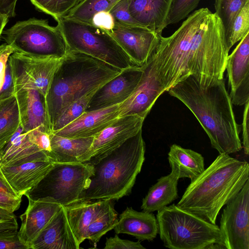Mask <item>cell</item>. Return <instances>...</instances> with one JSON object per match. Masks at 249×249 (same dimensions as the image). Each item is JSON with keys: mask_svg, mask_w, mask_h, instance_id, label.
I'll list each match as a JSON object with an SVG mask.
<instances>
[{"mask_svg": "<svg viewBox=\"0 0 249 249\" xmlns=\"http://www.w3.org/2000/svg\"><path fill=\"white\" fill-rule=\"evenodd\" d=\"M18 0H0V15L8 18L15 16V9Z\"/></svg>", "mask_w": 249, "mask_h": 249, "instance_id": "c3c4849f", "label": "cell"}, {"mask_svg": "<svg viewBox=\"0 0 249 249\" xmlns=\"http://www.w3.org/2000/svg\"><path fill=\"white\" fill-rule=\"evenodd\" d=\"M145 144L142 130L93 166L88 187L78 201L118 200L128 195L145 160Z\"/></svg>", "mask_w": 249, "mask_h": 249, "instance_id": "277c9868", "label": "cell"}, {"mask_svg": "<svg viewBox=\"0 0 249 249\" xmlns=\"http://www.w3.org/2000/svg\"><path fill=\"white\" fill-rule=\"evenodd\" d=\"M93 166L82 162H53L47 174L27 192L28 199L66 206L78 201L89 182Z\"/></svg>", "mask_w": 249, "mask_h": 249, "instance_id": "9c48e42d", "label": "cell"}, {"mask_svg": "<svg viewBox=\"0 0 249 249\" xmlns=\"http://www.w3.org/2000/svg\"><path fill=\"white\" fill-rule=\"evenodd\" d=\"M109 33L115 38L131 63L142 67L158 46L161 35L142 25L115 23Z\"/></svg>", "mask_w": 249, "mask_h": 249, "instance_id": "4fadbf2b", "label": "cell"}, {"mask_svg": "<svg viewBox=\"0 0 249 249\" xmlns=\"http://www.w3.org/2000/svg\"><path fill=\"white\" fill-rule=\"evenodd\" d=\"M8 18L0 15V37L2 34L4 28L8 21Z\"/></svg>", "mask_w": 249, "mask_h": 249, "instance_id": "f907efd6", "label": "cell"}, {"mask_svg": "<svg viewBox=\"0 0 249 249\" xmlns=\"http://www.w3.org/2000/svg\"><path fill=\"white\" fill-rule=\"evenodd\" d=\"M51 151L48 154L53 162H82L87 161L94 137L69 138L50 134Z\"/></svg>", "mask_w": 249, "mask_h": 249, "instance_id": "4316f807", "label": "cell"}, {"mask_svg": "<svg viewBox=\"0 0 249 249\" xmlns=\"http://www.w3.org/2000/svg\"><path fill=\"white\" fill-rule=\"evenodd\" d=\"M168 92L193 113L219 154L229 155L242 149L240 125L223 79L204 88L190 74Z\"/></svg>", "mask_w": 249, "mask_h": 249, "instance_id": "6da1fadb", "label": "cell"}, {"mask_svg": "<svg viewBox=\"0 0 249 249\" xmlns=\"http://www.w3.org/2000/svg\"><path fill=\"white\" fill-rule=\"evenodd\" d=\"M119 104L85 111L65 126L53 133L66 138L94 137L119 118Z\"/></svg>", "mask_w": 249, "mask_h": 249, "instance_id": "ac0fdd59", "label": "cell"}, {"mask_svg": "<svg viewBox=\"0 0 249 249\" xmlns=\"http://www.w3.org/2000/svg\"><path fill=\"white\" fill-rule=\"evenodd\" d=\"M105 249H145L140 241L134 242L121 239L116 234L106 239Z\"/></svg>", "mask_w": 249, "mask_h": 249, "instance_id": "60d3db41", "label": "cell"}, {"mask_svg": "<svg viewBox=\"0 0 249 249\" xmlns=\"http://www.w3.org/2000/svg\"><path fill=\"white\" fill-rule=\"evenodd\" d=\"M145 118L128 115L117 121L94 137L84 163L94 165L142 130Z\"/></svg>", "mask_w": 249, "mask_h": 249, "instance_id": "5bb4252c", "label": "cell"}, {"mask_svg": "<svg viewBox=\"0 0 249 249\" xmlns=\"http://www.w3.org/2000/svg\"><path fill=\"white\" fill-rule=\"evenodd\" d=\"M80 245L62 206L32 243L30 249H79Z\"/></svg>", "mask_w": 249, "mask_h": 249, "instance_id": "7402d4cb", "label": "cell"}, {"mask_svg": "<svg viewBox=\"0 0 249 249\" xmlns=\"http://www.w3.org/2000/svg\"><path fill=\"white\" fill-rule=\"evenodd\" d=\"M82 0H30L40 11L53 17L55 20L66 16Z\"/></svg>", "mask_w": 249, "mask_h": 249, "instance_id": "e575fe53", "label": "cell"}, {"mask_svg": "<svg viewBox=\"0 0 249 249\" xmlns=\"http://www.w3.org/2000/svg\"><path fill=\"white\" fill-rule=\"evenodd\" d=\"M31 142L41 150L48 154L51 151L50 134L51 132L44 127H39L27 132Z\"/></svg>", "mask_w": 249, "mask_h": 249, "instance_id": "f35d334b", "label": "cell"}, {"mask_svg": "<svg viewBox=\"0 0 249 249\" xmlns=\"http://www.w3.org/2000/svg\"><path fill=\"white\" fill-rule=\"evenodd\" d=\"M141 78L133 92L119 104L118 117L138 115L145 119L158 98L164 92L148 61L142 66Z\"/></svg>", "mask_w": 249, "mask_h": 249, "instance_id": "e0dca14e", "label": "cell"}, {"mask_svg": "<svg viewBox=\"0 0 249 249\" xmlns=\"http://www.w3.org/2000/svg\"><path fill=\"white\" fill-rule=\"evenodd\" d=\"M156 218L158 233L167 248L206 249H212L215 244L223 247L218 226L178 207L175 204L158 211Z\"/></svg>", "mask_w": 249, "mask_h": 249, "instance_id": "8992f818", "label": "cell"}, {"mask_svg": "<svg viewBox=\"0 0 249 249\" xmlns=\"http://www.w3.org/2000/svg\"><path fill=\"white\" fill-rule=\"evenodd\" d=\"M120 0H82L65 17L81 22L91 23L97 13L108 11Z\"/></svg>", "mask_w": 249, "mask_h": 249, "instance_id": "4dcf8cb0", "label": "cell"}, {"mask_svg": "<svg viewBox=\"0 0 249 249\" xmlns=\"http://www.w3.org/2000/svg\"><path fill=\"white\" fill-rule=\"evenodd\" d=\"M0 166V190L11 195L18 196L5 178L1 171Z\"/></svg>", "mask_w": 249, "mask_h": 249, "instance_id": "681fc988", "label": "cell"}, {"mask_svg": "<svg viewBox=\"0 0 249 249\" xmlns=\"http://www.w3.org/2000/svg\"><path fill=\"white\" fill-rule=\"evenodd\" d=\"M18 228L16 216L13 212L0 208V230Z\"/></svg>", "mask_w": 249, "mask_h": 249, "instance_id": "7dc6e473", "label": "cell"}, {"mask_svg": "<svg viewBox=\"0 0 249 249\" xmlns=\"http://www.w3.org/2000/svg\"><path fill=\"white\" fill-rule=\"evenodd\" d=\"M14 52V49L10 45L6 43L0 45V90L4 82L8 58Z\"/></svg>", "mask_w": 249, "mask_h": 249, "instance_id": "f6af8a7d", "label": "cell"}, {"mask_svg": "<svg viewBox=\"0 0 249 249\" xmlns=\"http://www.w3.org/2000/svg\"><path fill=\"white\" fill-rule=\"evenodd\" d=\"M6 44L15 52L42 56L62 57L69 49L60 30L46 19L32 18L18 21L4 32Z\"/></svg>", "mask_w": 249, "mask_h": 249, "instance_id": "30bf717a", "label": "cell"}, {"mask_svg": "<svg viewBox=\"0 0 249 249\" xmlns=\"http://www.w3.org/2000/svg\"><path fill=\"white\" fill-rule=\"evenodd\" d=\"M222 213L219 231L227 249H249V180Z\"/></svg>", "mask_w": 249, "mask_h": 249, "instance_id": "7c38bea8", "label": "cell"}, {"mask_svg": "<svg viewBox=\"0 0 249 249\" xmlns=\"http://www.w3.org/2000/svg\"><path fill=\"white\" fill-rule=\"evenodd\" d=\"M173 0H129V9L141 25L161 35Z\"/></svg>", "mask_w": 249, "mask_h": 249, "instance_id": "d4e9b609", "label": "cell"}, {"mask_svg": "<svg viewBox=\"0 0 249 249\" xmlns=\"http://www.w3.org/2000/svg\"><path fill=\"white\" fill-rule=\"evenodd\" d=\"M53 162L37 160L11 165H1L2 174L16 195L20 197L33 189L51 168Z\"/></svg>", "mask_w": 249, "mask_h": 249, "instance_id": "d6986e66", "label": "cell"}, {"mask_svg": "<svg viewBox=\"0 0 249 249\" xmlns=\"http://www.w3.org/2000/svg\"><path fill=\"white\" fill-rule=\"evenodd\" d=\"M142 72V66H133L123 70L97 90L86 111L105 108L124 102L136 88Z\"/></svg>", "mask_w": 249, "mask_h": 249, "instance_id": "9a60e30c", "label": "cell"}, {"mask_svg": "<svg viewBox=\"0 0 249 249\" xmlns=\"http://www.w3.org/2000/svg\"><path fill=\"white\" fill-rule=\"evenodd\" d=\"M201 0H173L166 25L176 24L188 16Z\"/></svg>", "mask_w": 249, "mask_h": 249, "instance_id": "8d00e7d4", "label": "cell"}, {"mask_svg": "<svg viewBox=\"0 0 249 249\" xmlns=\"http://www.w3.org/2000/svg\"><path fill=\"white\" fill-rule=\"evenodd\" d=\"M179 179L177 174L173 171L159 178L142 199L141 209L143 211L158 212L177 199Z\"/></svg>", "mask_w": 249, "mask_h": 249, "instance_id": "f1b7e54d", "label": "cell"}, {"mask_svg": "<svg viewBox=\"0 0 249 249\" xmlns=\"http://www.w3.org/2000/svg\"><path fill=\"white\" fill-rule=\"evenodd\" d=\"M90 24L109 32L114 27L115 22L109 12L102 11L93 16Z\"/></svg>", "mask_w": 249, "mask_h": 249, "instance_id": "7bdbcfd3", "label": "cell"}, {"mask_svg": "<svg viewBox=\"0 0 249 249\" xmlns=\"http://www.w3.org/2000/svg\"><path fill=\"white\" fill-rule=\"evenodd\" d=\"M226 69L232 104L244 105L249 101V33L228 55Z\"/></svg>", "mask_w": 249, "mask_h": 249, "instance_id": "2e32d148", "label": "cell"}, {"mask_svg": "<svg viewBox=\"0 0 249 249\" xmlns=\"http://www.w3.org/2000/svg\"><path fill=\"white\" fill-rule=\"evenodd\" d=\"M20 126L15 95L0 101V152Z\"/></svg>", "mask_w": 249, "mask_h": 249, "instance_id": "f546056e", "label": "cell"}, {"mask_svg": "<svg viewBox=\"0 0 249 249\" xmlns=\"http://www.w3.org/2000/svg\"><path fill=\"white\" fill-rule=\"evenodd\" d=\"M64 56L42 57L17 52L9 57L15 94L23 89H35L45 98L54 74Z\"/></svg>", "mask_w": 249, "mask_h": 249, "instance_id": "8fae6325", "label": "cell"}, {"mask_svg": "<svg viewBox=\"0 0 249 249\" xmlns=\"http://www.w3.org/2000/svg\"><path fill=\"white\" fill-rule=\"evenodd\" d=\"M243 112V121L242 124V148L244 149V153L247 155L249 154V101L245 105Z\"/></svg>", "mask_w": 249, "mask_h": 249, "instance_id": "bcb514c9", "label": "cell"}, {"mask_svg": "<svg viewBox=\"0 0 249 249\" xmlns=\"http://www.w3.org/2000/svg\"><path fill=\"white\" fill-rule=\"evenodd\" d=\"M249 33V2L247 3L235 18L232 26L228 45L229 50Z\"/></svg>", "mask_w": 249, "mask_h": 249, "instance_id": "d590c367", "label": "cell"}, {"mask_svg": "<svg viewBox=\"0 0 249 249\" xmlns=\"http://www.w3.org/2000/svg\"><path fill=\"white\" fill-rule=\"evenodd\" d=\"M168 160L171 171L179 178H189L192 181L204 170V160L202 155L192 149L172 144L168 153Z\"/></svg>", "mask_w": 249, "mask_h": 249, "instance_id": "83f0119b", "label": "cell"}, {"mask_svg": "<svg viewBox=\"0 0 249 249\" xmlns=\"http://www.w3.org/2000/svg\"><path fill=\"white\" fill-rule=\"evenodd\" d=\"M64 207L71 231L80 245L86 240L88 228L114 208V203L110 199L83 200Z\"/></svg>", "mask_w": 249, "mask_h": 249, "instance_id": "44dd1931", "label": "cell"}, {"mask_svg": "<svg viewBox=\"0 0 249 249\" xmlns=\"http://www.w3.org/2000/svg\"><path fill=\"white\" fill-rule=\"evenodd\" d=\"M37 160H50L46 153L31 142L27 132H23L20 125L0 152V165Z\"/></svg>", "mask_w": 249, "mask_h": 249, "instance_id": "484cf974", "label": "cell"}, {"mask_svg": "<svg viewBox=\"0 0 249 249\" xmlns=\"http://www.w3.org/2000/svg\"><path fill=\"white\" fill-rule=\"evenodd\" d=\"M229 51L219 18L208 8H201L189 55L190 74L204 88L223 79Z\"/></svg>", "mask_w": 249, "mask_h": 249, "instance_id": "5b68a950", "label": "cell"}, {"mask_svg": "<svg viewBox=\"0 0 249 249\" xmlns=\"http://www.w3.org/2000/svg\"><path fill=\"white\" fill-rule=\"evenodd\" d=\"M18 229L0 230V249H26L19 239Z\"/></svg>", "mask_w": 249, "mask_h": 249, "instance_id": "ab89813d", "label": "cell"}, {"mask_svg": "<svg viewBox=\"0 0 249 249\" xmlns=\"http://www.w3.org/2000/svg\"><path fill=\"white\" fill-rule=\"evenodd\" d=\"M21 197L9 194L0 190V208L14 212L19 207Z\"/></svg>", "mask_w": 249, "mask_h": 249, "instance_id": "ee69618b", "label": "cell"}, {"mask_svg": "<svg viewBox=\"0 0 249 249\" xmlns=\"http://www.w3.org/2000/svg\"><path fill=\"white\" fill-rule=\"evenodd\" d=\"M118 214L114 208H112L92 223L87 229L85 239L96 245L107 232L112 230L118 221Z\"/></svg>", "mask_w": 249, "mask_h": 249, "instance_id": "836d02e7", "label": "cell"}, {"mask_svg": "<svg viewBox=\"0 0 249 249\" xmlns=\"http://www.w3.org/2000/svg\"><path fill=\"white\" fill-rule=\"evenodd\" d=\"M122 71L93 57L69 50L45 98L50 131L56 118L70 104L101 88Z\"/></svg>", "mask_w": 249, "mask_h": 249, "instance_id": "3957f363", "label": "cell"}, {"mask_svg": "<svg viewBox=\"0 0 249 249\" xmlns=\"http://www.w3.org/2000/svg\"><path fill=\"white\" fill-rule=\"evenodd\" d=\"M200 13L201 8L195 11L172 35L166 37L161 36L148 60L164 92L190 74L189 55Z\"/></svg>", "mask_w": 249, "mask_h": 249, "instance_id": "52a82bcc", "label": "cell"}, {"mask_svg": "<svg viewBox=\"0 0 249 249\" xmlns=\"http://www.w3.org/2000/svg\"><path fill=\"white\" fill-rule=\"evenodd\" d=\"M113 229L117 234L131 235L139 241H152L159 232L157 220L152 213L138 212L131 207L120 215Z\"/></svg>", "mask_w": 249, "mask_h": 249, "instance_id": "cb8c5ba5", "label": "cell"}, {"mask_svg": "<svg viewBox=\"0 0 249 249\" xmlns=\"http://www.w3.org/2000/svg\"><path fill=\"white\" fill-rule=\"evenodd\" d=\"M15 95V87L10 63L8 58L5 70V78L0 90V101Z\"/></svg>", "mask_w": 249, "mask_h": 249, "instance_id": "b9f144b4", "label": "cell"}, {"mask_svg": "<svg viewBox=\"0 0 249 249\" xmlns=\"http://www.w3.org/2000/svg\"><path fill=\"white\" fill-rule=\"evenodd\" d=\"M28 199V205L20 216L21 224L18 234L26 249H30L33 242L63 206L52 202Z\"/></svg>", "mask_w": 249, "mask_h": 249, "instance_id": "ffe728a7", "label": "cell"}, {"mask_svg": "<svg viewBox=\"0 0 249 249\" xmlns=\"http://www.w3.org/2000/svg\"><path fill=\"white\" fill-rule=\"evenodd\" d=\"M248 2L249 0H215V13L223 27L228 48L233 21Z\"/></svg>", "mask_w": 249, "mask_h": 249, "instance_id": "1f68e13d", "label": "cell"}, {"mask_svg": "<svg viewBox=\"0 0 249 249\" xmlns=\"http://www.w3.org/2000/svg\"><path fill=\"white\" fill-rule=\"evenodd\" d=\"M249 177L248 162L220 154L191 181L176 205L215 224L222 208L237 195Z\"/></svg>", "mask_w": 249, "mask_h": 249, "instance_id": "7a4b0ae2", "label": "cell"}, {"mask_svg": "<svg viewBox=\"0 0 249 249\" xmlns=\"http://www.w3.org/2000/svg\"><path fill=\"white\" fill-rule=\"evenodd\" d=\"M115 23L125 25H141L131 16L129 0H120L109 11Z\"/></svg>", "mask_w": 249, "mask_h": 249, "instance_id": "74e56055", "label": "cell"}, {"mask_svg": "<svg viewBox=\"0 0 249 249\" xmlns=\"http://www.w3.org/2000/svg\"><path fill=\"white\" fill-rule=\"evenodd\" d=\"M15 95L23 132H28L39 127H44L50 131L43 95L36 89H27L18 91Z\"/></svg>", "mask_w": 249, "mask_h": 249, "instance_id": "603a6c76", "label": "cell"}, {"mask_svg": "<svg viewBox=\"0 0 249 249\" xmlns=\"http://www.w3.org/2000/svg\"><path fill=\"white\" fill-rule=\"evenodd\" d=\"M56 21L69 50L88 55L121 71L135 66L108 32L65 17Z\"/></svg>", "mask_w": 249, "mask_h": 249, "instance_id": "ba28073f", "label": "cell"}, {"mask_svg": "<svg viewBox=\"0 0 249 249\" xmlns=\"http://www.w3.org/2000/svg\"><path fill=\"white\" fill-rule=\"evenodd\" d=\"M99 89L87 93L66 107L54 121L51 132L61 129L83 113L86 110L92 97Z\"/></svg>", "mask_w": 249, "mask_h": 249, "instance_id": "d6a6232c", "label": "cell"}]
</instances>
